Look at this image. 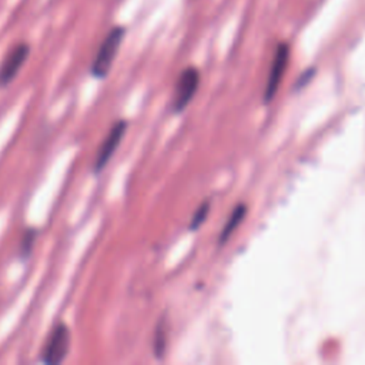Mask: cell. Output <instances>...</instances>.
<instances>
[{"mask_svg":"<svg viewBox=\"0 0 365 365\" xmlns=\"http://www.w3.org/2000/svg\"><path fill=\"white\" fill-rule=\"evenodd\" d=\"M71 335L70 329L64 322H58L50 332L43 349H41V362L46 365H58L61 364L70 351Z\"/></svg>","mask_w":365,"mask_h":365,"instance_id":"7a4b0ae2","label":"cell"},{"mask_svg":"<svg viewBox=\"0 0 365 365\" xmlns=\"http://www.w3.org/2000/svg\"><path fill=\"white\" fill-rule=\"evenodd\" d=\"M168 341V322L167 318H160L154 327L153 335V354L157 359H163L167 351Z\"/></svg>","mask_w":365,"mask_h":365,"instance_id":"52a82bcc","label":"cell"},{"mask_svg":"<svg viewBox=\"0 0 365 365\" xmlns=\"http://www.w3.org/2000/svg\"><path fill=\"white\" fill-rule=\"evenodd\" d=\"M200 86V71L195 67H185L175 83V93L173 98L174 113H181L192 100Z\"/></svg>","mask_w":365,"mask_h":365,"instance_id":"3957f363","label":"cell"},{"mask_svg":"<svg viewBox=\"0 0 365 365\" xmlns=\"http://www.w3.org/2000/svg\"><path fill=\"white\" fill-rule=\"evenodd\" d=\"M30 56V46L24 41L13 46L0 63V87L9 86Z\"/></svg>","mask_w":365,"mask_h":365,"instance_id":"277c9868","label":"cell"},{"mask_svg":"<svg viewBox=\"0 0 365 365\" xmlns=\"http://www.w3.org/2000/svg\"><path fill=\"white\" fill-rule=\"evenodd\" d=\"M37 235H38V231L36 228H27L24 231L21 241H20V247H19V255L21 259H26L30 257L34 242L37 240Z\"/></svg>","mask_w":365,"mask_h":365,"instance_id":"9c48e42d","label":"cell"},{"mask_svg":"<svg viewBox=\"0 0 365 365\" xmlns=\"http://www.w3.org/2000/svg\"><path fill=\"white\" fill-rule=\"evenodd\" d=\"M124 37H125L124 26H114L110 29V31L106 34V37L100 43L98 50L93 58V63L90 67V73L93 77L103 80L108 76Z\"/></svg>","mask_w":365,"mask_h":365,"instance_id":"6da1fadb","label":"cell"},{"mask_svg":"<svg viewBox=\"0 0 365 365\" xmlns=\"http://www.w3.org/2000/svg\"><path fill=\"white\" fill-rule=\"evenodd\" d=\"M127 121L125 120H118L113 124V127L110 128L108 134L106 135L104 141L101 143L97 154H96V158H94V173L98 174L104 170V167L110 163L111 157L114 155L118 144L123 141V137L127 131Z\"/></svg>","mask_w":365,"mask_h":365,"instance_id":"5b68a950","label":"cell"},{"mask_svg":"<svg viewBox=\"0 0 365 365\" xmlns=\"http://www.w3.org/2000/svg\"><path fill=\"white\" fill-rule=\"evenodd\" d=\"M245 214H247V207H245L244 204H238V205L232 210L231 215L228 217V220H227L225 225L222 227L221 234H220V237H218V242H220V244H224V242L231 237V234L235 231V228H237V227L241 224V221L244 220Z\"/></svg>","mask_w":365,"mask_h":365,"instance_id":"ba28073f","label":"cell"},{"mask_svg":"<svg viewBox=\"0 0 365 365\" xmlns=\"http://www.w3.org/2000/svg\"><path fill=\"white\" fill-rule=\"evenodd\" d=\"M210 201H204V202H201L200 204V207L195 210V212L192 214V217H191V221H190V225H188V228L191 230V231H195V230H198L201 225H202V222L207 220V215H208V212H210Z\"/></svg>","mask_w":365,"mask_h":365,"instance_id":"30bf717a","label":"cell"},{"mask_svg":"<svg viewBox=\"0 0 365 365\" xmlns=\"http://www.w3.org/2000/svg\"><path fill=\"white\" fill-rule=\"evenodd\" d=\"M288 56H289L288 46L279 44L275 50L274 60H272L271 70H269V76H268V81H267V87H265V101H269L274 97V94L279 86V81L282 78L284 70L287 67Z\"/></svg>","mask_w":365,"mask_h":365,"instance_id":"8992f818","label":"cell"}]
</instances>
